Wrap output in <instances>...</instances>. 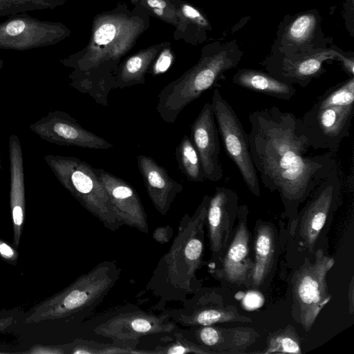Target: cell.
<instances>
[{
	"label": "cell",
	"mask_w": 354,
	"mask_h": 354,
	"mask_svg": "<svg viewBox=\"0 0 354 354\" xmlns=\"http://www.w3.org/2000/svg\"><path fill=\"white\" fill-rule=\"evenodd\" d=\"M341 180L337 168L333 170L310 194V199L297 214L300 245L310 253L328 218L337 207L341 192Z\"/></svg>",
	"instance_id": "cell-10"
},
{
	"label": "cell",
	"mask_w": 354,
	"mask_h": 354,
	"mask_svg": "<svg viewBox=\"0 0 354 354\" xmlns=\"http://www.w3.org/2000/svg\"><path fill=\"white\" fill-rule=\"evenodd\" d=\"M322 29V17L316 9L286 15L280 22L271 53L282 55L315 51L332 45Z\"/></svg>",
	"instance_id": "cell-9"
},
{
	"label": "cell",
	"mask_w": 354,
	"mask_h": 354,
	"mask_svg": "<svg viewBox=\"0 0 354 354\" xmlns=\"http://www.w3.org/2000/svg\"><path fill=\"white\" fill-rule=\"evenodd\" d=\"M250 151L265 187L277 192L293 232L298 207L315 187L337 168L331 151L310 155L311 148L300 118L273 106L249 115Z\"/></svg>",
	"instance_id": "cell-1"
},
{
	"label": "cell",
	"mask_w": 354,
	"mask_h": 354,
	"mask_svg": "<svg viewBox=\"0 0 354 354\" xmlns=\"http://www.w3.org/2000/svg\"><path fill=\"white\" fill-rule=\"evenodd\" d=\"M65 163V182L82 206L97 218L104 226L116 231L122 225L113 212L108 194L95 168L76 158Z\"/></svg>",
	"instance_id": "cell-8"
},
{
	"label": "cell",
	"mask_w": 354,
	"mask_h": 354,
	"mask_svg": "<svg viewBox=\"0 0 354 354\" xmlns=\"http://www.w3.org/2000/svg\"><path fill=\"white\" fill-rule=\"evenodd\" d=\"M239 207V196L230 188L216 187L209 198L206 225L212 260H221L234 232Z\"/></svg>",
	"instance_id": "cell-16"
},
{
	"label": "cell",
	"mask_w": 354,
	"mask_h": 354,
	"mask_svg": "<svg viewBox=\"0 0 354 354\" xmlns=\"http://www.w3.org/2000/svg\"><path fill=\"white\" fill-rule=\"evenodd\" d=\"M183 308L170 313L176 323L185 326H209L224 322H252L241 315L236 307L224 302L221 295L213 290L200 288L191 298L182 303Z\"/></svg>",
	"instance_id": "cell-14"
},
{
	"label": "cell",
	"mask_w": 354,
	"mask_h": 354,
	"mask_svg": "<svg viewBox=\"0 0 354 354\" xmlns=\"http://www.w3.org/2000/svg\"><path fill=\"white\" fill-rule=\"evenodd\" d=\"M336 47L332 44L326 48L289 55L270 53L262 65L268 73L279 80L306 87L326 71V61L337 59Z\"/></svg>",
	"instance_id": "cell-13"
},
{
	"label": "cell",
	"mask_w": 354,
	"mask_h": 354,
	"mask_svg": "<svg viewBox=\"0 0 354 354\" xmlns=\"http://www.w3.org/2000/svg\"><path fill=\"white\" fill-rule=\"evenodd\" d=\"M243 55L236 40L205 45L197 63L160 91L156 111L160 118L175 123L182 111L224 79L225 73L235 68Z\"/></svg>",
	"instance_id": "cell-4"
},
{
	"label": "cell",
	"mask_w": 354,
	"mask_h": 354,
	"mask_svg": "<svg viewBox=\"0 0 354 354\" xmlns=\"http://www.w3.org/2000/svg\"><path fill=\"white\" fill-rule=\"evenodd\" d=\"M210 103L226 153L236 165L249 191L259 197L260 185L250 151L248 134L218 88L213 90Z\"/></svg>",
	"instance_id": "cell-6"
},
{
	"label": "cell",
	"mask_w": 354,
	"mask_h": 354,
	"mask_svg": "<svg viewBox=\"0 0 354 354\" xmlns=\"http://www.w3.org/2000/svg\"><path fill=\"white\" fill-rule=\"evenodd\" d=\"M71 29L59 21H41L26 12L0 23V48L25 50L53 46L69 37Z\"/></svg>",
	"instance_id": "cell-7"
},
{
	"label": "cell",
	"mask_w": 354,
	"mask_h": 354,
	"mask_svg": "<svg viewBox=\"0 0 354 354\" xmlns=\"http://www.w3.org/2000/svg\"><path fill=\"white\" fill-rule=\"evenodd\" d=\"M276 233L269 222L258 221L254 231V265L250 288H259L270 273L277 252Z\"/></svg>",
	"instance_id": "cell-21"
},
{
	"label": "cell",
	"mask_w": 354,
	"mask_h": 354,
	"mask_svg": "<svg viewBox=\"0 0 354 354\" xmlns=\"http://www.w3.org/2000/svg\"><path fill=\"white\" fill-rule=\"evenodd\" d=\"M108 194L118 221L144 232H149L147 215L136 190L127 181L106 171L95 168Z\"/></svg>",
	"instance_id": "cell-17"
},
{
	"label": "cell",
	"mask_w": 354,
	"mask_h": 354,
	"mask_svg": "<svg viewBox=\"0 0 354 354\" xmlns=\"http://www.w3.org/2000/svg\"><path fill=\"white\" fill-rule=\"evenodd\" d=\"M337 59L340 62L344 70L351 76L354 75V56L336 47Z\"/></svg>",
	"instance_id": "cell-33"
},
{
	"label": "cell",
	"mask_w": 354,
	"mask_h": 354,
	"mask_svg": "<svg viewBox=\"0 0 354 354\" xmlns=\"http://www.w3.org/2000/svg\"><path fill=\"white\" fill-rule=\"evenodd\" d=\"M74 354H114V353H147V351H137L136 348L122 344H100L94 342L80 343L74 348Z\"/></svg>",
	"instance_id": "cell-30"
},
{
	"label": "cell",
	"mask_w": 354,
	"mask_h": 354,
	"mask_svg": "<svg viewBox=\"0 0 354 354\" xmlns=\"http://www.w3.org/2000/svg\"><path fill=\"white\" fill-rule=\"evenodd\" d=\"M174 56L171 51V43L167 41L159 53L149 73L158 75L164 73L171 64Z\"/></svg>",
	"instance_id": "cell-32"
},
{
	"label": "cell",
	"mask_w": 354,
	"mask_h": 354,
	"mask_svg": "<svg viewBox=\"0 0 354 354\" xmlns=\"http://www.w3.org/2000/svg\"><path fill=\"white\" fill-rule=\"evenodd\" d=\"M258 353H294L301 354V342L299 337L291 324L270 333L267 339V345Z\"/></svg>",
	"instance_id": "cell-26"
},
{
	"label": "cell",
	"mask_w": 354,
	"mask_h": 354,
	"mask_svg": "<svg viewBox=\"0 0 354 354\" xmlns=\"http://www.w3.org/2000/svg\"><path fill=\"white\" fill-rule=\"evenodd\" d=\"M131 4L130 8L118 3L113 9L97 14L87 45L63 60L74 68L76 88L105 107L119 65L150 26L151 14L139 4Z\"/></svg>",
	"instance_id": "cell-2"
},
{
	"label": "cell",
	"mask_w": 354,
	"mask_h": 354,
	"mask_svg": "<svg viewBox=\"0 0 354 354\" xmlns=\"http://www.w3.org/2000/svg\"><path fill=\"white\" fill-rule=\"evenodd\" d=\"M146 8L152 15L175 28L178 25L177 8L174 0H130Z\"/></svg>",
	"instance_id": "cell-29"
},
{
	"label": "cell",
	"mask_w": 354,
	"mask_h": 354,
	"mask_svg": "<svg viewBox=\"0 0 354 354\" xmlns=\"http://www.w3.org/2000/svg\"><path fill=\"white\" fill-rule=\"evenodd\" d=\"M175 156L179 170L188 181L201 183L205 180L199 155L187 134L176 147Z\"/></svg>",
	"instance_id": "cell-25"
},
{
	"label": "cell",
	"mask_w": 354,
	"mask_h": 354,
	"mask_svg": "<svg viewBox=\"0 0 354 354\" xmlns=\"http://www.w3.org/2000/svg\"><path fill=\"white\" fill-rule=\"evenodd\" d=\"M218 130L210 102H206L191 126V140L201 159L205 179L216 182L223 178L220 162Z\"/></svg>",
	"instance_id": "cell-18"
},
{
	"label": "cell",
	"mask_w": 354,
	"mask_h": 354,
	"mask_svg": "<svg viewBox=\"0 0 354 354\" xmlns=\"http://www.w3.org/2000/svg\"><path fill=\"white\" fill-rule=\"evenodd\" d=\"M174 339L165 345L156 346L151 353L159 354H185V353H199L212 354L208 350L201 346L194 344L186 339L182 334L175 333Z\"/></svg>",
	"instance_id": "cell-31"
},
{
	"label": "cell",
	"mask_w": 354,
	"mask_h": 354,
	"mask_svg": "<svg viewBox=\"0 0 354 354\" xmlns=\"http://www.w3.org/2000/svg\"><path fill=\"white\" fill-rule=\"evenodd\" d=\"M167 41L140 49L126 57L119 65L114 79V88H124L145 84V75Z\"/></svg>",
	"instance_id": "cell-23"
},
{
	"label": "cell",
	"mask_w": 354,
	"mask_h": 354,
	"mask_svg": "<svg viewBox=\"0 0 354 354\" xmlns=\"http://www.w3.org/2000/svg\"><path fill=\"white\" fill-rule=\"evenodd\" d=\"M198 344L212 354H241L245 353L259 334L252 328H223L209 326H199L195 331Z\"/></svg>",
	"instance_id": "cell-20"
},
{
	"label": "cell",
	"mask_w": 354,
	"mask_h": 354,
	"mask_svg": "<svg viewBox=\"0 0 354 354\" xmlns=\"http://www.w3.org/2000/svg\"><path fill=\"white\" fill-rule=\"evenodd\" d=\"M174 234L171 226H160L155 229L153 232V239L160 244H165L169 241Z\"/></svg>",
	"instance_id": "cell-34"
},
{
	"label": "cell",
	"mask_w": 354,
	"mask_h": 354,
	"mask_svg": "<svg viewBox=\"0 0 354 354\" xmlns=\"http://www.w3.org/2000/svg\"><path fill=\"white\" fill-rule=\"evenodd\" d=\"M351 104H354V76L329 88L316 100L313 106L322 108Z\"/></svg>",
	"instance_id": "cell-27"
},
{
	"label": "cell",
	"mask_w": 354,
	"mask_h": 354,
	"mask_svg": "<svg viewBox=\"0 0 354 354\" xmlns=\"http://www.w3.org/2000/svg\"><path fill=\"white\" fill-rule=\"evenodd\" d=\"M0 253L5 258H11L14 254L12 248L3 243H0Z\"/></svg>",
	"instance_id": "cell-36"
},
{
	"label": "cell",
	"mask_w": 354,
	"mask_h": 354,
	"mask_svg": "<svg viewBox=\"0 0 354 354\" xmlns=\"http://www.w3.org/2000/svg\"><path fill=\"white\" fill-rule=\"evenodd\" d=\"M170 318V313L156 315L141 310H131L110 317L95 326L93 331L115 343L136 348L144 336L175 331L176 323Z\"/></svg>",
	"instance_id": "cell-11"
},
{
	"label": "cell",
	"mask_w": 354,
	"mask_h": 354,
	"mask_svg": "<svg viewBox=\"0 0 354 354\" xmlns=\"http://www.w3.org/2000/svg\"><path fill=\"white\" fill-rule=\"evenodd\" d=\"M177 8L178 25L175 28V40L198 46L207 40L212 25L204 12L194 5L183 1L174 0Z\"/></svg>",
	"instance_id": "cell-22"
},
{
	"label": "cell",
	"mask_w": 354,
	"mask_h": 354,
	"mask_svg": "<svg viewBox=\"0 0 354 354\" xmlns=\"http://www.w3.org/2000/svg\"><path fill=\"white\" fill-rule=\"evenodd\" d=\"M312 262L306 258L292 278V316L306 332L312 328L322 308L331 299L326 277L335 264L333 257L317 250Z\"/></svg>",
	"instance_id": "cell-5"
},
{
	"label": "cell",
	"mask_w": 354,
	"mask_h": 354,
	"mask_svg": "<svg viewBox=\"0 0 354 354\" xmlns=\"http://www.w3.org/2000/svg\"><path fill=\"white\" fill-rule=\"evenodd\" d=\"M210 196L205 195L192 216L182 218L178 234L159 260L145 290L158 299V306L183 303L201 288L196 272L202 267L205 226Z\"/></svg>",
	"instance_id": "cell-3"
},
{
	"label": "cell",
	"mask_w": 354,
	"mask_h": 354,
	"mask_svg": "<svg viewBox=\"0 0 354 354\" xmlns=\"http://www.w3.org/2000/svg\"><path fill=\"white\" fill-rule=\"evenodd\" d=\"M260 295L256 292H248L244 299L245 306L249 308H256L261 305Z\"/></svg>",
	"instance_id": "cell-35"
},
{
	"label": "cell",
	"mask_w": 354,
	"mask_h": 354,
	"mask_svg": "<svg viewBox=\"0 0 354 354\" xmlns=\"http://www.w3.org/2000/svg\"><path fill=\"white\" fill-rule=\"evenodd\" d=\"M68 0H0V17L28 11L53 10Z\"/></svg>",
	"instance_id": "cell-28"
},
{
	"label": "cell",
	"mask_w": 354,
	"mask_h": 354,
	"mask_svg": "<svg viewBox=\"0 0 354 354\" xmlns=\"http://www.w3.org/2000/svg\"><path fill=\"white\" fill-rule=\"evenodd\" d=\"M137 162L151 203L161 215H166L177 194L183 191V185L151 157L140 155Z\"/></svg>",
	"instance_id": "cell-19"
},
{
	"label": "cell",
	"mask_w": 354,
	"mask_h": 354,
	"mask_svg": "<svg viewBox=\"0 0 354 354\" xmlns=\"http://www.w3.org/2000/svg\"><path fill=\"white\" fill-rule=\"evenodd\" d=\"M249 213L246 205H239L237 224L227 249L218 263L220 267L212 270L214 277L230 283L250 288L254 261L250 257L251 234L247 225Z\"/></svg>",
	"instance_id": "cell-15"
},
{
	"label": "cell",
	"mask_w": 354,
	"mask_h": 354,
	"mask_svg": "<svg viewBox=\"0 0 354 354\" xmlns=\"http://www.w3.org/2000/svg\"><path fill=\"white\" fill-rule=\"evenodd\" d=\"M232 82L253 92L281 100H290L296 93L293 84L281 81L267 72L257 69H239L232 77Z\"/></svg>",
	"instance_id": "cell-24"
},
{
	"label": "cell",
	"mask_w": 354,
	"mask_h": 354,
	"mask_svg": "<svg viewBox=\"0 0 354 354\" xmlns=\"http://www.w3.org/2000/svg\"><path fill=\"white\" fill-rule=\"evenodd\" d=\"M354 104L316 108L305 113L301 122L308 142L314 149L336 151L349 136Z\"/></svg>",
	"instance_id": "cell-12"
}]
</instances>
